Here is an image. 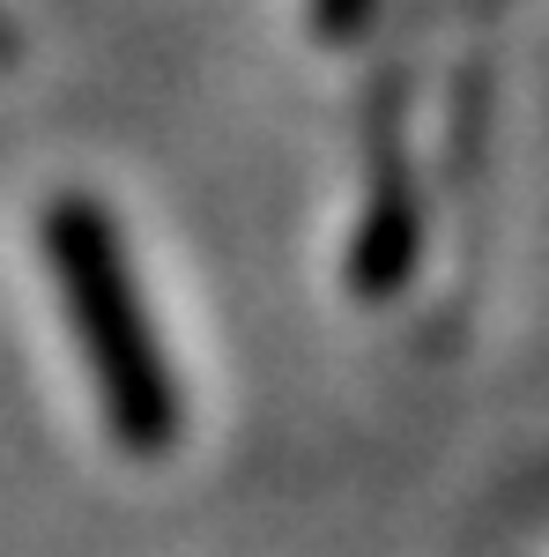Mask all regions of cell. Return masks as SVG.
I'll list each match as a JSON object with an SVG mask.
<instances>
[{
  "label": "cell",
  "instance_id": "obj_1",
  "mask_svg": "<svg viewBox=\"0 0 549 557\" xmlns=\"http://www.w3.org/2000/svg\"><path fill=\"white\" fill-rule=\"evenodd\" d=\"M52 260L67 275V298H75V327H83L89 372L104 386V409H112V431L157 454L178 438V386H171L164 357H157V335L134 305V275L127 253H120V231L89 201H60L52 209Z\"/></svg>",
  "mask_w": 549,
  "mask_h": 557
},
{
  "label": "cell",
  "instance_id": "obj_2",
  "mask_svg": "<svg viewBox=\"0 0 549 557\" xmlns=\"http://www.w3.org/2000/svg\"><path fill=\"white\" fill-rule=\"evenodd\" d=\"M364 8H372V0H320V23H327V30H357Z\"/></svg>",
  "mask_w": 549,
  "mask_h": 557
}]
</instances>
